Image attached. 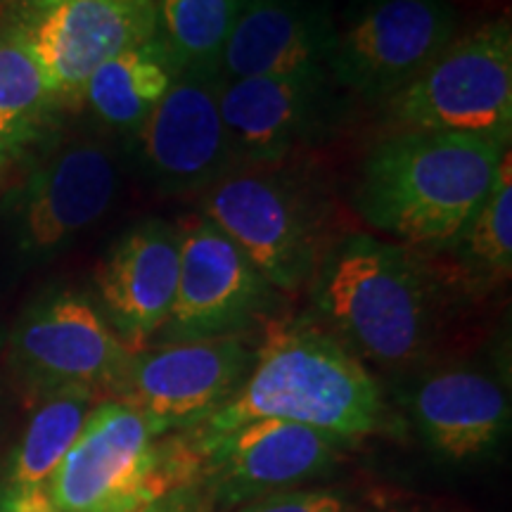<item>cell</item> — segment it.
<instances>
[{"label": "cell", "instance_id": "6da1fadb", "mask_svg": "<svg viewBox=\"0 0 512 512\" xmlns=\"http://www.w3.org/2000/svg\"><path fill=\"white\" fill-rule=\"evenodd\" d=\"M311 280L323 330L358 361L408 370L437 342L446 278L420 249L347 233L325 247Z\"/></svg>", "mask_w": 512, "mask_h": 512}, {"label": "cell", "instance_id": "7a4b0ae2", "mask_svg": "<svg viewBox=\"0 0 512 512\" xmlns=\"http://www.w3.org/2000/svg\"><path fill=\"white\" fill-rule=\"evenodd\" d=\"M252 420L297 422L351 444L389 427L366 363L311 323L268 325L247 380L192 434L211 437Z\"/></svg>", "mask_w": 512, "mask_h": 512}, {"label": "cell", "instance_id": "3957f363", "mask_svg": "<svg viewBox=\"0 0 512 512\" xmlns=\"http://www.w3.org/2000/svg\"><path fill=\"white\" fill-rule=\"evenodd\" d=\"M508 152L482 136L396 131L368 152L356 209L403 245L444 252L482 207Z\"/></svg>", "mask_w": 512, "mask_h": 512}, {"label": "cell", "instance_id": "277c9868", "mask_svg": "<svg viewBox=\"0 0 512 512\" xmlns=\"http://www.w3.org/2000/svg\"><path fill=\"white\" fill-rule=\"evenodd\" d=\"M202 479L192 434L157 437L131 406L98 401L48 486V512H145Z\"/></svg>", "mask_w": 512, "mask_h": 512}, {"label": "cell", "instance_id": "5b68a950", "mask_svg": "<svg viewBox=\"0 0 512 512\" xmlns=\"http://www.w3.org/2000/svg\"><path fill=\"white\" fill-rule=\"evenodd\" d=\"M202 219L238 245L275 292L309 283L323 245V209L306 183L264 166H235L200 197Z\"/></svg>", "mask_w": 512, "mask_h": 512}, {"label": "cell", "instance_id": "8992f818", "mask_svg": "<svg viewBox=\"0 0 512 512\" xmlns=\"http://www.w3.org/2000/svg\"><path fill=\"white\" fill-rule=\"evenodd\" d=\"M382 107L396 131L465 133L510 145V19H491L453 38L430 67Z\"/></svg>", "mask_w": 512, "mask_h": 512}, {"label": "cell", "instance_id": "52a82bcc", "mask_svg": "<svg viewBox=\"0 0 512 512\" xmlns=\"http://www.w3.org/2000/svg\"><path fill=\"white\" fill-rule=\"evenodd\" d=\"M121 185L119 159L102 138L53 145L5 200V228L22 264L55 259L110 211Z\"/></svg>", "mask_w": 512, "mask_h": 512}, {"label": "cell", "instance_id": "ba28073f", "mask_svg": "<svg viewBox=\"0 0 512 512\" xmlns=\"http://www.w3.org/2000/svg\"><path fill=\"white\" fill-rule=\"evenodd\" d=\"M0 31L34 57L64 107L91 74L155 36V0H5Z\"/></svg>", "mask_w": 512, "mask_h": 512}, {"label": "cell", "instance_id": "9c48e42d", "mask_svg": "<svg viewBox=\"0 0 512 512\" xmlns=\"http://www.w3.org/2000/svg\"><path fill=\"white\" fill-rule=\"evenodd\" d=\"M254 351L242 337L131 351L110 399L143 415L157 437L192 432L242 387L254 366Z\"/></svg>", "mask_w": 512, "mask_h": 512}, {"label": "cell", "instance_id": "30bf717a", "mask_svg": "<svg viewBox=\"0 0 512 512\" xmlns=\"http://www.w3.org/2000/svg\"><path fill=\"white\" fill-rule=\"evenodd\" d=\"M456 36L451 0H363L337 27L328 72L337 88L382 105Z\"/></svg>", "mask_w": 512, "mask_h": 512}, {"label": "cell", "instance_id": "8fae6325", "mask_svg": "<svg viewBox=\"0 0 512 512\" xmlns=\"http://www.w3.org/2000/svg\"><path fill=\"white\" fill-rule=\"evenodd\" d=\"M128 356L131 351L98 304L74 290L36 297L17 318L8 342L12 373L36 401L64 387L110 394Z\"/></svg>", "mask_w": 512, "mask_h": 512}, {"label": "cell", "instance_id": "7c38bea8", "mask_svg": "<svg viewBox=\"0 0 512 512\" xmlns=\"http://www.w3.org/2000/svg\"><path fill=\"white\" fill-rule=\"evenodd\" d=\"M181 230V273L169 318L155 344L240 337L275 306L278 292L233 240L202 216Z\"/></svg>", "mask_w": 512, "mask_h": 512}, {"label": "cell", "instance_id": "4fadbf2b", "mask_svg": "<svg viewBox=\"0 0 512 512\" xmlns=\"http://www.w3.org/2000/svg\"><path fill=\"white\" fill-rule=\"evenodd\" d=\"M192 439L202 456L207 498L226 510L268 494L302 489L328 475L354 446L287 420H252L230 432L192 434Z\"/></svg>", "mask_w": 512, "mask_h": 512}, {"label": "cell", "instance_id": "5bb4252c", "mask_svg": "<svg viewBox=\"0 0 512 512\" xmlns=\"http://www.w3.org/2000/svg\"><path fill=\"white\" fill-rule=\"evenodd\" d=\"M221 86V76L181 74L124 140L138 176L162 195L204 192L238 166L221 117Z\"/></svg>", "mask_w": 512, "mask_h": 512}, {"label": "cell", "instance_id": "9a60e30c", "mask_svg": "<svg viewBox=\"0 0 512 512\" xmlns=\"http://www.w3.org/2000/svg\"><path fill=\"white\" fill-rule=\"evenodd\" d=\"M328 69L223 81L221 117L238 166L280 164L318 143L339 117Z\"/></svg>", "mask_w": 512, "mask_h": 512}, {"label": "cell", "instance_id": "2e32d148", "mask_svg": "<svg viewBox=\"0 0 512 512\" xmlns=\"http://www.w3.org/2000/svg\"><path fill=\"white\" fill-rule=\"evenodd\" d=\"M181 273V230L140 219L119 235L95 273L98 309L128 351L150 347L169 318Z\"/></svg>", "mask_w": 512, "mask_h": 512}, {"label": "cell", "instance_id": "e0dca14e", "mask_svg": "<svg viewBox=\"0 0 512 512\" xmlns=\"http://www.w3.org/2000/svg\"><path fill=\"white\" fill-rule=\"evenodd\" d=\"M403 401L432 451L458 463L494 451L510 427V396L482 368L427 370L411 382Z\"/></svg>", "mask_w": 512, "mask_h": 512}, {"label": "cell", "instance_id": "ac0fdd59", "mask_svg": "<svg viewBox=\"0 0 512 512\" xmlns=\"http://www.w3.org/2000/svg\"><path fill=\"white\" fill-rule=\"evenodd\" d=\"M335 36L330 0H238L223 81L328 69Z\"/></svg>", "mask_w": 512, "mask_h": 512}, {"label": "cell", "instance_id": "d6986e66", "mask_svg": "<svg viewBox=\"0 0 512 512\" xmlns=\"http://www.w3.org/2000/svg\"><path fill=\"white\" fill-rule=\"evenodd\" d=\"M98 392L64 387L38 399L0 486V512H48V486L79 437Z\"/></svg>", "mask_w": 512, "mask_h": 512}, {"label": "cell", "instance_id": "ffe728a7", "mask_svg": "<svg viewBox=\"0 0 512 512\" xmlns=\"http://www.w3.org/2000/svg\"><path fill=\"white\" fill-rule=\"evenodd\" d=\"M181 76L155 36L102 62L83 86L81 102L110 131L128 138Z\"/></svg>", "mask_w": 512, "mask_h": 512}, {"label": "cell", "instance_id": "44dd1931", "mask_svg": "<svg viewBox=\"0 0 512 512\" xmlns=\"http://www.w3.org/2000/svg\"><path fill=\"white\" fill-rule=\"evenodd\" d=\"M62 110L34 57L0 31V171L48 143Z\"/></svg>", "mask_w": 512, "mask_h": 512}, {"label": "cell", "instance_id": "7402d4cb", "mask_svg": "<svg viewBox=\"0 0 512 512\" xmlns=\"http://www.w3.org/2000/svg\"><path fill=\"white\" fill-rule=\"evenodd\" d=\"M453 256V278L475 290L505 283L512 271V164L503 157L489 195L463 228L456 242L444 249Z\"/></svg>", "mask_w": 512, "mask_h": 512}, {"label": "cell", "instance_id": "603a6c76", "mask_svg": "<svg viewBox=\"0 0 512 512\" xmlns=\"http://www.w3.org/2000/svg\"><path fill=\"white\" fill-rule=\"evenodd\" d=\"M238 0H155V38L181 74L221 76Z\"/></svg>", "mask_w": 512, "mask_h": 512}, {"label": "cell", "instance_id": "cb8c5ba5", "mask_svg": "<svg viewBox=\"0 0 512 512\" xmlns=\"http://www.w3.org/2000/svg\"><path fill=\"white\" fill-rule=\"evenodd\" d=\"M228 512H356L347 496L332 489H292L242 503Z\"/></svg>", "mask_w": 512, "mask_h": 512}, {"label": "cell", "instance_id": "d4e9b609", "mask_svg": "<svg viewBox=\"0 0 512 512\" xmlns=\"http://www.w3.org/2000/svg\"><path fill=\"white\" fill-rule=\"evenodd\" d=\"M145 512H207V505H204V498L197 494V489L178 491V494L164 498L162 503L152 505L150 510Z\"/></svg>", "mask_w": 512, "mask_h": 512}, {"label": "cell", "instance_id": "484cf974", "mask_svg": "<svg viewBox=\"0 0 512 512\" xmlns=\"http://www.w3.org/2000/svg\"><path fill=\"white\" fill-rule=\"evenodd\" d=\"M5 3V0H0V5H3Z\"/></svg>", "mask_w": 512, "mask_h": 512}]
</instances>
